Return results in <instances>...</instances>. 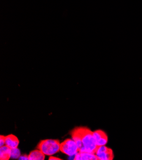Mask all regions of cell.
<instances>
[{
  "mask_svg": "<svg viewBox=\"0 0 142 160\" xmlns=\"http://www.w3.org/2000/svg\"><path fill=\"white\" fill-rule=\"evenodd\" d=\"M21 155V151L17 148L11 149V159H19Z\"/></svg>",
  "mask_w": 142,
  "mask_h": 160,
  "instance_id": "cell-10",
  "label": "cell"
},
{
  "mask_svg": "<svg viewBox=\"0 0 142 160\" xmlns=\"http://www.w3.org/2000/svg\"><path fill=\"white\" fill-rule=\"evenodd\" d=\"M11 149L6 145L0 147V159L8 160L10 159Z\"/></svg>",
  "mask_w": 142,
  "mask_h": 160,
  "instance_id": "cell-9",
  "label": "cell"
},
{
  "mask_svg": "<svg viewBox=\"0 0 142 160\" xmlns=\"http://www.w3.org/2000/svg\"><path fill=\"white\" fill-rule=\"evenodd\" d=\"M95 154L98 158V160H112L114 158L113 151L105 146H98Z\"/></svg>",
  "mask_w": 142,
  "mask_h": 160,
  "instance_id": "cell-4",
  "label": "cell"
},
{
  "mask_svg": "<svg viewBox=\"0 0 142 160\" xmlns=\"http://www.w3.org/2000/svg\"><path fill=\"white\" fill-rule=\"evenodd\" d=\"M49 160H61V159L59 158H56V157H54L53 156H51L49 157Z\"/></svg>",
  "mask_w": 142,
  "mask_h": 160,
  "instance_id": "cell-13",
  "label": "cell"
},
{
  "mask_svg": "<svg viewBox=\"0 0 142 160\" xmlns=\"http://www.w3.org/2000/svg\"><path fill=\"white\" fill-rule=\"evenodd\" d=\"M60 151L68 156L70 158L75 159V156L79 152V150L73 138H68L61 143Z\"/></svg>",
  "mask_w": 142,
  "mask_h": 160,
  "instance_id": "cell-3",
  "label": "cell"
},
{
  "mask_svg": "<svg viewBox=\"0 0 142 160\" xmlns=\"http://www.w3.org/2000/svg\"><path fill=\"white\" fill-rule=\"evenodd\" d=\"M61 143L58 140L46 139L38 143L37 149L40 150L45 156H53L60 151Z\"/></svg>",
  "mask_w": 142,
  "mask_h": 160,
  "instance_id": "cell-2",
  "label": "cell"
},
{
  "mask_svg": "<svg viewBox=\"0 0 142 160\" xmlns=\"http://www.w3.org/2000/svg\"><path fill=\"white\" fill-rule=\"evenodd\" d=\"M28 156L29 160H44L45 159V155L38 149L31 151Z\"/></svg>",
  "mask_w": 142,
  "mask_h": 160,
  "instance_id": "cell-8",
  "label": "cell"
},
{
  "mask_svg": "<svg viewBox=\"0 0 142 160\" xmlns=\"http://www.w3.org/2000/svg\"><path fill=\"white\" fill-rule=\"evenodd\" d=\"M19 159L20 160H29L28 155H21Z\"/></svg>",
  "mask_w": 142,
  "mask_h": 160,
  "instance_id": "cell-12",
  "label": "cell"
},
{
  "mask_svg": "<svg viewBox=\"0 0 142 160\" xmlns=\"http://www.w3.org/2000/svg\"><path fill=\"white\" fill-rule=\"evenodd\" d=\"M93 135L98 146H106L108 142V136L105 132L98 130L93 132Z\"/></svg>",
  "mask_w": 142,
  "mask_h": 160,
  "instance_id": "cell-5",
  "label": "cell"
},
{
  "mask_svg": "<svg viewBox=\"0 0 142 160\" xmlns=\"http://www.w3.org/2000/svg\"><path fill=\"white\" fill-rule=\"evenodd\" d=\"M75 160H98L95 154L87 152H78L75 156Z\"/></svg>",
  "mask_w": 142,
  "mask_h": 160,
  "instance_id": "cell-7",
  "label": "cell"
},
{
  "mask_svg": "<svg viewBox=\"0 0 142 160\" xmlns=\"http://www.w3.org/2000/svg\"><path fill=\"white\" fill-rule=\"evenodd\" d=\"M19 144V140L16 136L10 134L5 137V145L10 149L18 148Z\"/></svg>",
  "mask_w": 142,
  "mask_h": 160,
  "instance_id": "cell-6",
  "label": "cell"
},
{
  "mask_svg": "<svg viewBox=\"0 0 142 160\" xmlns=\"http://www.w3.org/2000/svg\"><path fill=\"white\" fill-rule=\"evenodd\" d=\"M78 135L81 137V140L82 144V148L79 150V152H87L95 154L98 148V146L94 139L93 132L87 128H76L74 129Z\"/></svg>",
  "mask_w": 142,
  "mask_h": 160,
  "instance_id": "cell-1",
  "label": "cell"
},
{
  "mask_svg": "<svg viewBox=\"0 0 142 160\" xmlns=\"http://www.w3.org/2000/svg\"><path fill=\"white\" fill-rule=\"evenodd\" d=\"M5 145V137L1 135L0 136V147H2Z\"/></svg>",
  "mask_w": 142,
  "mask_h": 160,
  "instance_id": "cell-11",
  "label": "cell"
}]
</instances>
